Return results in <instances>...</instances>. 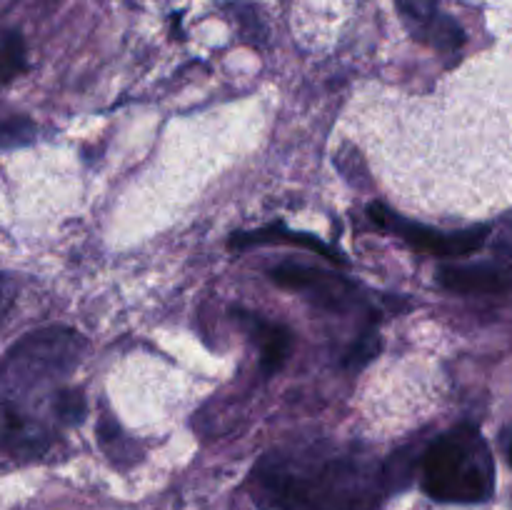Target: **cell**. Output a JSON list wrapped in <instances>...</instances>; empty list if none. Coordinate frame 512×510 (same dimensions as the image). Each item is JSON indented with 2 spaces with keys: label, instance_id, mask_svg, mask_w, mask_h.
<instances>
[{
  "label": "cell",
  "instance_id": "6da1fadb",
  "mask_svg": "<svg viewBox=\"0 0 512 510\" xmlns=\"http://www.w3.org/2000/svg\"><path fill=\"white\" fill-rule=\"evenodd\" d=\"M255 478L278 510H375L393 485L375 455L335 443L268 453Z\"/></svg>",
  "mask_w": 512,
  "mask_h": 510
},
{
  "label": "cell",
  "instance_id": "7a4b0ae2",
  "mask_svg": "<svg viewBox=\"0 0 512 510\" xmlns=\"http://www.w3.org/2000/svg\"><path fill=\"white\" fill-rule=\"evenodd\" d=\"M423 490L440 503H485L495 490V463L473 425L440 435L423 458Z\"/></svg>",
  "mask_w": 512,
  "mask_h": 510
},
{
  "label": "cell",
  "instance_id": "3957f363",
  "mask_svg": "<svg viewBox=\"0 0 512 510\" xmlns=\"http://www.w3.org/2000/svg\"><path fill=\"white\" fill-rule=\"evenodd\" d=\"M80 338L73 330L50 328L20 340L0 368V395H15L65 373L78 360Z\"/></svg>",
  "mask_w": 512,
  "mask_h": 510
},
{
  "label": "cell",
  "instance_id": "277c9868",
  "mask_svg": "<svg viewBox=\"0 0 512 510\" xmlns=\"http://www.w3.org/2000/svg\"><path fill=\"white\" fill-rule=\"evenodd\" d=\"M368 213L370 218H373V223H378L380 228L398 235V238L405 240L410 248L420 250V253L438 255V258L473 255L475 250L483 248L485 240H488L490 235L488 225H475V228L458 230V233H443V230L428 228V225L413 223V220L403 218V215H395L393 210H388L380 203L370 205Z\"/></svg>",
  "mask_w": 512,
  "mask_h": 510
},
{
  "label": "cell",
  "instance_id": "5b68a950",
  "mask_svg": "<svg viewBox=\"0 0 512 510\" xmlns=\"http://www.w3.org/2000/svg\"><path fill=\"white\" fill-rule=\"evenodd\" d=\"M270 280L280 288L305 295L310 303L330 313H348L358 305V295L350 280L330 270L313 268V265L283 263L270 270Z\"/></svg>",
  "mask_w": 512,
  "mask_h": 510
},
{
  "label": "cell",
  "instance_id": "8992f818",
  "mask_svg": "<svg viewBox=\"0 0 512 510\" xmlns=\"http://www.w3.org/2000/svg\"><path fill=\"white\" fill-rule=\"evenodd\" d=\"M395 8L403 18L405 28L420 43L443 50V53H455L458 48H463V28L448 13H443L435 0H395Z\"/></svg>",
  "mask_w": 512,
  "mask_h": 510
},
{
  "label": "cell",
  "instance_id": "52a82bcc",
  "mask_svg": "<svg viewBox=\"0 0 512 510\" xmlns=\"http://www.w3.org/2000/svg\"><path fill=\"white\" fill-rule=\"evenodd\" d=\"M50 445L48 428L18 398H0V450L8 455H40Z\"/></svg>",
  "mask_w": 512,
  "mask_h": 510
},
{
  "label": "cell",
  "instance_id": "ba28073f",
  "mask_svg": "<svg viewBox=\"0 0 512 510\" xmlns=\"http://www.w3.org/2000/svg\"><path fill=\"white\" fill-rule=\"evenodd\" d=\"M438 283L453 293H500L512 285V273L493 263L443 265L438 270Z\"/></svg>",
  "mask_w": 512,
  "mask_h": 510
},
{
  "label": "cell",
  "instance_id": "9c48e42d",
  "mask_svg": "<svg viewBox=\"0 0 512 510\" xmlns=\"http://www.w3.org/2000/svg\"><path fill=\"white\" fill-rule=\"evenodd\" d=\"M238 318L243 320L245 328L258 338L260 343V363H263L265 373H275V370L283 368V363L288 360L290 350H293V333L288 328L278 323H268L265 318H260L258 313H245L238 310Z\"/></svg>",
  "mask_w": 512,
  "mask_h": 510
},
{
  "label": "cell",
  "instance_id": "30bf717a",
  "mask_svg": "<svg viewBox=\"0 0 512 510\" xmlns=\"http://www.w3.org/2000/svg\"><path fill=\"white\" fill-rule=\"evenodd\" d=\"M258 243H293V245H303V248H310L315 255H323V258L335 260V263H345L340 258L338 250L330 248L328 243L318 240L315 235L308 233H293V230H285L280 225H273V228L265 230H253V233H238L233 238L235 248H245V245H258Z\"/></svg>",
  "mask_w": 512,
  "mask_h": 510
},
{
  "label": "cell",
  "instance_id": "8fae6325",
  "mask_svg": "<svg viewBox=\"0 0 512 510\" xmlns=\"http://www.w3.org/2000/svg\"><path fill=\"white\" fill-rule=\"evenodd\" d=\"M25 68V43L23 35L10 30L0 38V85L18 78Z\"/></svg>",
  "mask_w": 512,
  "mask_h": 510
},
{
  "label": "cell",
  "instance_id": "7c38bea8",
  "mask_svg": "<svg viewBox=\"0 0 512 510\" xmlns=\"http://www.w3.org/2000/svg\"><path fill=\"white\" fill-rule=\"evenodd\" d=\"M55 418L63 425H78L85 418V398L80 390H60L53 400Z\"/></svg>",
  "mask_w": 512,
  "mask_h": 510
},
{
  "label": "cell",
  "instance_id": "4fadbf2b",
  "mask_svg": "<svg viewBox=\"0 0 512 510\" xmlns=\"http://www.w3.org/2000/svg\"><path fill=\"white\" fill-rule=\"evenodd\" d=\"M375 353H378V333H375V328H368L360 335L358 343L348 350L345 365H348V368H360V365L368 363L370 358H375Z\"/></svg>",
  "mask_w": 512,
  "mask_h": 510
},
{
  "label": "cell",
  "instance_id": "5bb4252c",
  "mask_svg": "<svg viewBox=\"0 0 512 510\" xmlns=\"http://www.w3.org/2000/svg\"><path fill=\"white\" fill-rule=\"evenodd\" d=\"M13 300H15V285L10 283L8 278H0V325H3V320L8 318L10 308H13Z\"/></svg>",
  "mask_w": 512,
  "mask_h": 510
},
{
  "label": "cell",
  "instance_id": "9a60e30c",
  "mask_svg": "<svg viewBox=\"0 0 512 510\" xmlns=\"http://www.w3.org/2000/svg\"><path fill=\"white\" fill-rule=\"evenodd\" d=\"M503 445H505V455H508V460L512 465V425L503 433Z\"/></svg>",
  "mask_w": 512,
  "mask_h": 510
}]
</instances>
